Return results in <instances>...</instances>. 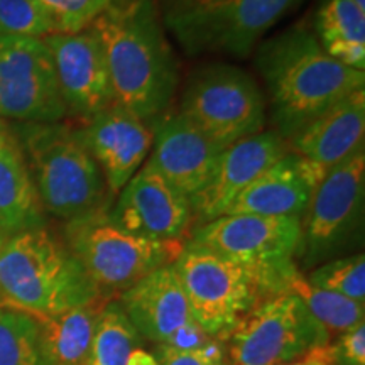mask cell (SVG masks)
I'll use <instances>...</instances> for the list:
<instances>
[{"label": "cell", "instance_id": "obj_36", "mask_svg": "<svg viewBox=\"0 0 365 365\" xmlns=\"http://www.w3.org/2000/svg\"><path fill=\"white\" fill-rule=\"evenodd\" d=\"M355 4H357V6L362 9V11H365V0H354Z\"/></svg>", "mask_w": 365, "mask_h": 365}, {"label": "cell", "instance_id": "obj_20", "mask_svg": "<svg viewBox=\"0 0 365 365\" xmlns=\"http://www.w3.org/2000/svg\"><path fill=\"white\" fill-rule=\"evenodd\" d=\"M319 181L304 159L287 150L228 205L223 215L303 217Z\"/></svg>", "mask_w": 365, "mask_h": 365}, {"label": "cell", "instance_id": "obj_35", "mask_svg": "<svg viewBox=\"0 0 365 365\" xmlns=\"http://www.w3.org/2000/svg\"><path fill=\"white\" fill-rule=\"evenodd\" d=\"M7 237H9V235L6 234V232H4L2 228H0V247H2V245H4V242H6Z\"/></svg>", "mask_w": 365, "mask_h": 365}, {"label": "cell", "instance_id": "obj_22", "mask_svg": "<svg viewBox=\"0 0 365 365\" xmlns=\"http://www.w3.org/2000/svg\"><path fill=\"white\" fill-rule=\"evenodd\" d=\"M313 33L331 58L341 65L364 71L365 11L354 0H319Z\"/></svg>", "mask_w": 365, "mask_h": 365}, {"label": "cell", "instance_id": "obj_17", "mask_svg": "<svg viewBox=\"0 0 365 365\" xmlns=\"http://www.w3.org/2000/svg\"><path fill=\"white\" fill-rule=\"evenodd\" d=\"M287 150L286 140L274 130H262L223 149L207 186L191 200L198 225L222 217L228 205Z\"/></svg>", "mask_w": 365, "mask_h": 365}, {"label": "cell", "instance_id": "obj_15", "mask_svg": "<svg viewBox=\"0 0 365 365\" xmlns=\"http://www.w3.org/2000/svg\"><path fill=\"white\" fill-rule=\"evenodd\" d=\"M78 132L97 161L110 196L140 170L154 143V125L115 103L85 122Z\"/></svg>", "mask_w": 365, "mask_h": 365}, {"label": "cell", "instance_id": "obj_10", "mask_svg": "<svg viewBox=\"0 0 365 365\" xmlns=\"http://www.w3.org/2000/svg\"><path fill=\"white\" fill-rule=\"evenodd\" d=\"M228 365H282L331 341L330 333L298 296H269L227 336Z\"/></svg>", "mask_w": 365, "mask_h": 365}, {"label": "cell", "instance_id": "obj_14", "mask_svg": "<svg viewBox=\"0 0 365 365\" xmlns=\"http://www.w3.org/2000/svg\"><path fill=\"white\" fill-rule=\"evenodd\" d=\"M43 39L51 54L68 115L85 124L113 105L107 59L93 27L70 34H49Z\"/></svg>", "mask_w": 365, "mask_h": 365}, {"label": "cell", "instance_id": "obj_5", "mask_svg": "<svg viewBox=\"0 0 365 365\" xmlns=\"http://www.w3.org/2000/svg\"><path fill=\"white\" fill-rule=\"evenodd\" d=\"M12 129L44 212L70 222L108 207L103 175L78 129L61 122L19 124Z\"/></svg>", "mask_w": 365, "mask_h": 365}, {"label": "cell", "instance_id": "obj_32", "mask_svg": "<svg viewBox=\"0 0 365 365\" xmlns=\"http://www.w3.org/2000/svg\"><path fill=\"white\" fill-rule=\"evenodd\" d=\"M210 340L212 339H210L207 333L202 330V327H200L196 322H191L186 327L180 328V330L171 336V340L168 341V344H161V345H168L176 350H193L205 345Z\"/></svg>", "mask_w": 365, "mask_h": 365}, {"label": "cell", "instance_id": "obj_6", "mask_svg": "<svg viewBox=\"0 0 365 365\" xmlns=\"http://www.w3.org/2000/svg\"><path fill=\"white\" fill-rule=\"evenodd\" d=\"M304 0H178L164 4V27L188 56L247 58Z\"/></svg>", "mask_w": 365, "mask_h": 365}, {"label": "cell", "instance_id": "obj_9", "mask_svg": "<svg viewBox=\"0 0 365 365\" xmlns=\"http://www.w3.org/2000/svg\"><path fill=\"white\" fill-rule=\"evenodd\" d=\"M178 112L220 149L259 134L266 125V98L257 80L228 63L191 73Z\"/></svg>", "mask_w": 365, "mask_h": 365}, {"label": "cell", "instance_id": "obj_37", "mask_svg": "<svg viewBox=\"0 0 365 365\" xmlns=\"http://www.w3.org/2000/svg\"><path fill=\"white\" fill-rule=\"evenodd\" d=\"M161 2V6H164V4H171V2H178V0H159Z\"/></svg>", "mask_w": 365, "mask_h": 365}, {"label": "cell", "instance_id": "obj_23", "mask_svg": "<svg viewBox=\"0 0 365 365\" xmlns=\"http://www.w3.org/2000/svg\"><path fill=\"white\" fill-rule=\"evenodd\" d=\"M103 303L85 304L54 317L38 318L39 339L48 365H85Z\"/></svg>", "mask_w": 365, "mask_h": 365}, {"label": "cell", "instance_id": "obj_12", "mask_svg": "<svg viewBox=\"0 0 365 365\" xmlns=\"http://www.w3.org/2000/svg\"><path fill=\"white\" fill-rule=\"evenodd\" d=\"M188 242L230 261L281 269L296 264L301 217L222 215L196 227Z\"/></svg>", "mask_w": 365, "mask_h": 365}, {"label": "cell", "instance_id": "obj_30", "mask_svg": "<svg viewBox=\"0 0 365 365\" xmlns=\"http://www.w3.org/2000/svg\"><path fill=\"white\" fill-rule=\"evenodd\" d=\"M159 365H225V346L223 341L212 339L193 350H176L168 345H158L154 350Z\"/></svg>", "mask_w": 365, "mask_h": 365}, {"label": "cell", "instance_id": "obj_21", "mask_svg": "<svg viewBox=\"0 0 365 365\" xmlns=\"http://www.w3.org/2000/svg\"><path fill=\"white\" fill-rule=\"evenodd\" d=\"M43 223L44 210L24 150L12 127L0 120V228L12 235Z\"/></svg>", "mask_w": 365, "mask_h": 365}, {"label": "cell", "instance_id": "obj_25", "mask_svg": "<svg viewBox=\"0 0 365 365\" xmlns=\"http://www.w3.org/2000/svg\"><path fill=\"white\" fill-rule=\"evenodd\" d=\"M286 291L296 294L303 301L309 313L327 328L330 336L339 335V333L364 322V303L312 286L307 281V277L301 274L299 269L291 276Z\"/></svg>", "mask_w": 365, "mask_h": 365}, {"label": "cell", "instance_id": "obj_1", "mask_svg": "<svg viewBox=\"0 0 365 365\" xmlns=\"http://www.w3.org/2000/svg\"><path fill=\"white\" fill-rule=\"evenodd\" d=\"M90 26L107 59L113 103L145 122L166 115L180 66L158 0H113Z\"/></svg>", "mask_w": 365, "mask_h": 365}, {"label": "cell", "instance_id": "obj_29", "mask_svg": "<svg viewBox=\"0 0 365 365\" xmlns=\"http://www.w3.org/2000/svg\"><path fill=\"white\" fill-rule=\"evenodd\" d=\"M54 26V34L78 33L88 27L113 0H38Z\"/></svg>", "mask_w": 365, "mask_h": 365}, {"label": "cell", "instance_id": "obj_18", "mask_svg": "<svg viewBox=\"0 0 365 365\" xmlns=\"http://www.w3.org/2000/svg\"><path fill=\"white\" fill-rule=\"evenodd\" d=\"M365 90H357L309 122L287 140L289 153L304 159L319 180L364 149Z\"/></svg>", "mask_w": 365, "mask_h": 365}, {"label": "cell", "instance_id": "obj_38", "mask_svg": "<svg viewBox=\"0 0 365 365\" xmlns=\"http://www.w3.org/2000/svg\"><path fill=\"white\" fill-rule=\"evenodd\" d=\"M225 365H228V364H225Z\"/></svg>", "mask_w": 365, "mask_h": 365}, {"label": "cell", "instance_id": "obj_16", "mask_svg": "<svg viewBox=\"0 0 365 365\" xmlns=\"http://www.w3.org/2000/svg\"><path fill=\"white\" fill-rule=\"evenodd\" d=\"M222 150L185 115L173 112L154 125V143L148 161L191 202L207 186Z\"/></svg>", "mask_w": 365, "mask_h": 365}, {"label": "cell", "instance_id": "obj_34", "mask_svg": "<svg viewBox=\"0 0 365 365\" xmlns=\"http://www.w3.org/2000/svg\"><path fill=\"white\" fill-rule=\"evenodd\" d=\"M127 365H159V364L156 357H154V354H150L148 350H144L143 346H139V349H135L134 352L130 354L129 364Z\"/></svg>", "mask_w": 365, "mask_h": 365}, {"label": "cell", "instance_id": "obj_19", "mask_svg": "<svg viewBox=\"0 0 365 365\" xmlns=\"http://www.w3.org/2000/svg\"><path fill=\"white\" fill-rule=\"evenodd\" d=\"M118 301L140 339L158 345L168 344L180 328L195 322L173 264L156 269L122 291Z\"/></svg>", "mask_w": 365, "mask_h": 365}, {"label": "cell", "instance_id": "obj_3", "mask_svg": "<svg viewBox=\"0 0 365 365\" xmlns=\"http://www.w3.org/2000/svg\"><path fill=\"white\" fill-rule=\"evenodd\" d=\"M65 242L44 227L9 235L0 247V304L33 314L54 317L102 301Z\"/></svg>", "mask_w": 365, "mask_h": 365}, {"label": "cell", "instance_id": "obj_33", "mask_svg": "<svg viewBox=\"0 0 365 365\" xmlns=\"http://www.w3.org/2000/svg\"><path fill=\"white\" fill-rule=\"evenodd\" d=\"M282 365H331L330 364V349L328 345L318 346V349L312 350V352L304 354L303 357L291 360V362Z\"/></svg>", "mask_w": 365, "mask_h": 365}, {"label": "cell", "instance_id": "obj_28", "mask_svg": "<svg viewBox=\"0 0 365 365\" xmlns=\"http://www.w3.org/2000/svg\"><path fill=\"white\" fill-rule=\"evenodd\" d=\"M54 26L38 0H0V38H46Z\"/></svg>", "mask_w": 365, "mask_h": 365}, {"label": "cell", "instance_id": "obj_7", "mask_svg": "<svg viewBox=\"0 0 365 365\" xmlns=\"http://www.w3.org/2000/svg\"><path fill=\"white\" fill-rule=\"evenodd\" d=\"M365 207L364 149L333 168L318 182L303 217L298 254L299 267L312 271L319 264L344 257L362 244Z\"/></svg>", "mask_w": 365, "mask_h": 365}, {"label": "cell", "instance_id": "obj_27", "mask_svg": "<svg viewBox=\"0 0 365 365\" xmlns=\"http://www.w3.org/2000/svg\"><path fill=\"white\" fill-rule=\"evenodd\" d=\"M307 281L319 289L365 303V255H344L319 264L309 271Z\"/></svg>", "mask_w": 365, "mask_h": 365}, {"label": "cell", "instance_id": "obj_4", "mask_svg": "<svg viewBox=\"0 0 365 365\" xmlns=\"http://www.w3.org/2000/svg\"><path fill=\"white\" fill-rule=\"evenodd\" d=\"M191 314L210 339L227 340L245 314L269 296L286 293L298 264L262 269L240 264L185 242L173 262Z\"/></svg>", "mask_w": 365, "mask_h": 365}, {"label": "cell", "instance_id": "obj_11", "mask_svg": "<svg viewBox=\"0 0 365 365\" xmlns=\"http://www.w3.org/2000/svg\"><path fill=\"white\" fill-rule=\"evenodd\" d=\"M68 115L43 38H0V120L54 124Z\"/></svg>", "mask_w": 365, "mask_h": 365}, {"label": "cell", "instance_id": "obj_31", "mask_svg": "<svg viewBox=\"0 0 365 365\" xmlns=\"http://www.w3.org/2000/svg\"><path fill=\"white\" fill-rule=\"evenodd\" d=\"M328 349L331 365H365V323L339 333Z\"/></svg>", "mask_w": 365, "mask_h": 365}, {"label": "cell", "instance_id": "obj_2", "mask_svg": "<svg viewBox=\"0 0 365 365\" xmlns=\"http://www.w3.org/2000/svg\"><path fill=\"white\" fill-rule=\"evenodd\" d=\"M254 53L274 132L286 143L340 100L364 90L365 73L331 58L303 24L264 39Z\"/></svg>", "mask_w": 365, "mask_h": 365}, {"label": "cell", "instance_id": "obj_13", "mask_svg": "<svg viewBox=\"0 0 365 365\" xmlns=\"http://www.w3.org/2000/svg\"><path fill=\"white\" fill-rule=\"evenodd\" d=\"M108 217L132 235L154 242H181L193 223L190 198L168 182L148 159L117 193Z\"/></svg>", "mask_w": 365, "mask_h": 365}, {"label": "cell", "instance_id": "obj_8", "mask_svg": "<svg viewBox=\"0 0 365 365\" xmlns=\"http://www.w3.org/2000/svg\"><path fill=\"white\" fill-rule=\"evenodd\" d=\"M65 244L102 291H125L156 269L170 266L182 242H154L122 230L108 207L66 222Z\"/></svg>", "mask_w": 365, "mask_h": 365}, {"label": "cell", "instance_id": "obj_24", "mask_svg": "<svg viewBox=\"0 0 365 365\" xmlns=\"http://www.w3.org/2000/svg\"><path fill=\"white\" fill-rule=\"evenodd\" d=\"M139 346L140 335L127 318L120 301H107L98 313L85 365H127L130 354Z\"/></svg>", "mask_w": 365, "mask_h": 365}, {"label": "cell", "instance_id": "obj_26", "mask_svg": "<svg viewBox=\"0 0 365 365\" xmlns=\"http://www.w3.org/2000/svg\"><path fill=\"white\" fill-rule=\"evenodd\" d=\"M0 365H48L33 314L0 304Z\"/></svg>", "mask_w": 365, "mask_h": 365}]
</instances>
